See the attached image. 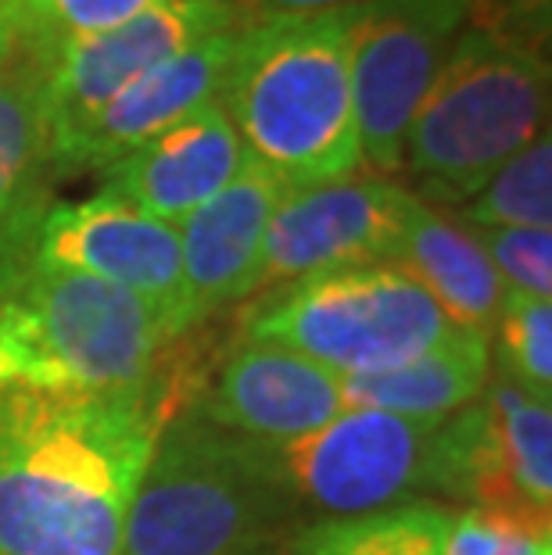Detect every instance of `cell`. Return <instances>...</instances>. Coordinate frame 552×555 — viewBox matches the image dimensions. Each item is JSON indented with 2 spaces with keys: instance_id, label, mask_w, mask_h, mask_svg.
Listing matches in <instances>:
<instances>
[{
  "instance_id": "6",
  "label": "cell",
  "mask_w": 552,
  "mask_h": 555,
  "mask_svg": "<svg viewBox=\"0 0 552 555\" xmlns=\"http://www.w3.org/2000/svg\"><path fill=\"white\" fill-rule=\"evenodd\" d=\"M241 337L284 345L341 380L395 370L452 334L420 283L395 266L305 276L241 309Z\"/></svg>"
},
{
  "instance_id": "10",
  "label": "cell",
  "mask_w": 552,
  "mask_h": 555,
  "mask_svg": "<svg viewBox=\"0 0 552 555\" xmlns=\"http://www.w3.org/2000/svg\"><path fill=\"white\" fill-rule=\"evenodd\" d=\"M413 201L406 186L359 172L291 186L266 227L252 298L305 276L391 266Z\"/></svg>"
},
{
  "instance_id": "8",
  "label": "cell",
  "mask_w": 552,
  "mask_h": 555,
  "mask_svg": "<svg viewBox=\"0 0 552 555\" xmlns=\"http://www.w3.org/2000/svg\"><path fill=\"white\" fill-rule=\"evenodd\" d=\"M441 423H416L370 409H345L323 430L284 444L233 437L248 463L291 509L348 519L409 505L427 494L434 430Z\"/></svg>"
},
{
  "instance_id": "24",
  "label": "cell",
  "mask_w": 552,
  "mask_h": 555,
  "mask_svg": "<svg viewBox=\"0 0 552 555\" xmlns=\"http://www.w3.org/2000/svg\"><path fill=\"white\" fill-rule=\"evenodd\" d=\"M18 22L22 51L43 57L57 43L112 29L172 0H4Z\"/></svg>"
},
{
  "instance_id": "14",
  "label": "cell",
  "mask_w": 552,
  "mask_h": 555,
  "mask_svg": "<svg viewBox=\"0 0 552 555\" xmlns=\"http://www.w3.org/2000/svg\"><path fill=\"white\" fill-rule=\"evenodd\" d=\"M291 186L258 158L176 227L183 273V334L252 298L266 227Z\"/></svg>"
},
{
  "instance_id": "22",
  "label": "cell",
  "mask_w": 552,
  "mask_h": 555,
  "mask_svg": "<svg viewBox=\"0 0 552 555\" xmlns=\"http://www.w3.org/2000/svg\"><path fill=\"white\" fill-rule=\"evenodd\" d=\"M463 227L552 230V140L549 129L513 155L480 191L452 211Z\"/></svg>"
},
{
  "instance_id": "25",
  "label": "cell",
  "mask_w": 552,
  "mask_h": 555,
  "mask_svg": "<svg viewBox=\"0 0 552 555\" xmlns=\"http://www.w3.org/2000/svg\"><path fill=\"white\" fill-rule=\"evenodd\" d=\"M445 555H552V527L531 509L452 513Z\"/></svg>"
},
{
  "instance_id": "23",
  "label": "cell",
  "mask_w": 552,
  "mask_h": 555,
  "mask_svg": "<svg viewBox=\"0 0 552 555\" xmlns=\"http://www.w3.org/2000/svg\"><path fill=\"white\" fill-rule=\"evenodd\" d=\"M491 373L506 376L535 401L552 398V298L513 294L491 334Z\"/></svg>"
},
{
  "instance_id": "13",
  "label": "cell",
  "mask_w": 552,
  "mask_h": 555,
  "mask_svg": "<svg viewBox=\"0 0 552 555\" xmlns=\"http://www.w3.org/2000/svg\"><path fill=\"white\" fill-rule=\"evenodd\" d=\"M345 412L341 376L284 345L241 337L187 416L248 441L284 444Z\"/></svg>"
},
{
  "instance_id": "21",
  "label": "cell",
  "mask_w": 552,
  "mask_h": 555,
  "mask_svg": "<svg viewBox=\"0 0 552 555\" xmlns=\"http://www.w3.org/2000/svg\"><path fill=\"white\" fill-rule=\"evenodd\" d=\"M488 405L496 412L499 444L506 455V469L516 494L535 513L552 509V409L549 401H535L506 376L491 373Z\"/></svg>"
},
{
  "instance_id": "5",
  "label": "cell",
  "mask_w": 552,
  "mask_h": 555,
  "mask_svg": "<svg viewBox=\"0 0 552 555\" xmlns=\"http://www.w3.org/2000/svg\"><path fill=\"white\" fill-rule=\"evenodd\" d=\"M295 509L244 463L230 434L166 423L129 509L123 555H291Z\"/></svg>"
},
{
  "instance_id": "9",
  "label": "cell",
  "mask_w": 552,
  "mask_h": 555,
  "mask_svg": "<svg viewBox=\"0 0 552 555\" xmlns=\"http://www.w3.org/2000/svg\"><path fill=\"white\" fill-rule=\"evenodd\" d=\"M470 0H359L351 22V98L359 155L377 176L406 165V140L455 37Z\"/></svg>"
},
{
  "instance_id": "11",
  "label": "cell",
  "mask_w": 552,
  "mask_h": 555,
  "mask_svg": "<svg viewBox=\"0 0 552 555\" xmlns=\"http://www.w3.org/2000/svg\"><path fill=\"white\" fill-rule=\"evenodd\" d=\"M244 26L230 0H172L112 29L57 43L37 57L47 147L76 133L129 82L213 33ZM43 147V151H47Z\"/></svg>"
},
{
  "instance_id": "20",
  "label": "cell",
  "mask_w": 552,
  "mask_h": 555,
  "mask_svg": "<svg viewBox=\"0 0 552 555\" xmlns=\"http://www.w3.org/2000/svg\"><path fill=\"white\" fill-rule=\"evenodd\" d=\"M40 87L43 73L37 57H15L0 68V222L43 172L47 122Z\"/></svg>"
},
{
  "instance_id": "3",
  "label": "cell",
  "mask_w": 552,
  "mask_h": 555,
  "mask_svg": "<svg viewBox=\"0 0 552 555\" xmlns=\"http://www.w3.org/2000/svg\"><path fill=\"white\" fill-rule=\"evenodd\" d=\"M545 119L549 57L463 29L413 115L402 169L424 205L460 208L545 133Z\"/></svg>"
},
{
  "instance_id": "17",
  "label": "cell",
  "mask_w": 552,
  "mask_h": 555,
  "mask_svg": "<svg viewBox=\"0 0 552 555\" xmlns=\"http://www.w3.org/2000/svg\"><path fill=\"white\" fill-rule=\"evenodd\" d=\"M491 340L452 330L420 359L395 370L341 380L345 409H370L416 423H445L488 391Z\"/></svg>"
},
{
  "instance_id": "18",
  "label": "cell",
  "mask_w": 552,
  "mask_h": 555,
  "mask_svg": "<svg viewBox=\"0 0 552 555\" xmlns=\"http://www.w3.org/2000/svg\"><path fill=\"white\" fill-rule=\"evenodd\" d=\"M427 494L470 502V509H531V505H524L510 480L488 395H480L466 409L452 412L434 430Z\"/></svg>"
},
{
  "instance_id": "16",
  "label": "cell",
  "mask_w": 552,
  "mask_h": 555,
  "mask_svg": "<svg viewBox=\"0 0 552 555\" xmlns=\"http://www.w3.org/2000/svg\"><path fill=\"white\" fill-rule=\"evenodd\" d=\"M391 266L420 283L455 330L491 340L510 291L488 262L474 230L460 219L416 197Z\"/></svg>"
},
{
  "instance_id": "15",
  "label": "cell",
  "mask_w": 552,
  "mask_h": 555,
  "mask_svg": "<svg viewBox=\"0 0 552 555\" xmlns=\"http://www.w3.org/2000/svg\"><path fill=\"white\" fill-rule=\"evenodd\" d=\"M244 158L248 147L216 98L101 169V194L180 227L241 172Z\"/></svg>"
},
{
  "instance_id": "29",
  "label": "cell",
  "mask_w": 552,
  "mask_h": 555,
  "mask_svg": "<svg viewBox=\"0 0 552 555\" xmlns=\"http://www.w3.org/2000/svg\"><path fill=\"white\" fill-rule=\"evenodd\" d=\"M22 54V33H18V22L11 15V8L0 0V68L11 65L15 57Z\"/></svg>"
},
{
  "instance_id": "1",
  "label": "cell",
  "mask_w": 552,
  "mask_h": 555,
  "mask_svg": "<svg viewBox=\"0 0 552 555\" xmlns=\"http://www.w3.org/2000/svg\"><path fill=\"white\" fill-rule=\"evenodd\" d=\"M166 423L155 380L115 395L0 391V555H123Z\"/></svg>"
},
{
  "instance_id": "28",
  "label": "cell",
  "mask_w": 552,
  "mask_h": 555,
  "mask_svg": "<svg viewBox=\"0 0 552 555\" xmlns=\"http://www.w3.org/2000/svg\"><path fill=\"white\" fill-rule=\"evenodd\" d=\"M238 8L244 26L255 22H273V18H312V15H331V11H345L359 0H230Z\"/></svg>"
},
{
  "instance_id": "19",
  "label": "cell",
  "mask_w": 552,
  "mask_h": 555,
  "mask_svg": "<svg viewBox=\"0 0 552 555\" xmlns=\"http://www.w3.org/2000/svg\"><path fill=\"white\" fill-rule=\"evenodd\" d=\"M452 509L434 502H409L391 509L320 519L298 530L291 555H445Z\"/></svg>"
},
{
  "instance_id": "12",
  "label": "cell",
  "mask_w": 552,
  "mask_h": 555,
  "mask_svg": "<svg viewBox=\"0 0 552 555\" xmlns=\"http://www.w3.org/2000/svg\"><path fill=\"white\" fill-rule=\"evenodd\" d=\"M241 33L244 26L213 33L133 79L76 133L43 151V172H51L54 180L101 172L187 112L216 101L230 76Z\"/></svg>"
},
{
  "instance_id": "26",
  "label": "cell",
  "mask_w": 552,
  "mask_h": 555,
  "mask_svg": "<svg viewBox=\"0 0 552 555\" xmlns=\"http://www.w3.org/2000/svg\"><path fill=\"white\" fill-rule=\"evenodd\" d=\"M506 291L552 298V230L535 227H470Z\"/></svg>"
},
{
  "instance_id": "7",
  "label": "cell",
  "mask_w": 552,
  "mask_h": 555,
  "mask_svg": "<svg viewBox=\"0 0 552 555\" xmlns=\"http://www.w3.org/2000/svg\"><path fill=\"white\" fill-rule=\"evenodd\" d=\"M29 273H84L144 305L166 348L183 334V273L176 227L112 194L29 201L0 222V291Z\"/></svg>"
},
{
  "instance_id": "4",
  "label": "cell",
  "mask_w": 552,
  "mask_h": 555,
  "mask_svg": "<svg viewBox=\"0 0 552 555\" xmlns=\"http://www.w3.org/2000/svg\"><path fill=\"white\" fill-rule=\"evenodd\" d=\"M162 351L151 312L104 280L29 273L0 291V391H133L155 380Z\"/></svg>"
},
{
  "instance_id": "2",
  "label": "cell",
  "mask_w": 552,
  "mask_h": 555,
  "mask_svg": "<svg viewBox=\"0 0 552 555\" xmlns=\"http://www.w3.org/2000/svg\"><path fill=\"white\" fill-rule=\"evenodd\" d=\"M351 22L356 4L312 18L255 22L241 33L219 104L248 155L287 186L345 180L362 165Z\"/></svg>"
},
{
  "instance_id": "27",
  "label": "cell",
  "mask_w": 552,
  "mask_h": 555,
  "mask_svg": "<svg viewBox=\"0 0 552 555\" xmlns=\"http://www.w3.org/2000/svg\"><path fill=\"white\" fill-rule=\"evenodd\" d=\"M549 22L552 0H470L466 8V29L542 54L549 47Z\"/></svg>"
}]
</instances>
